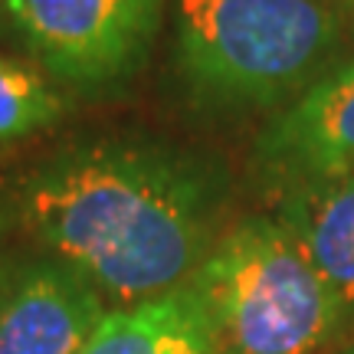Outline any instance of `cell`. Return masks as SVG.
<instances>
[{"mask_svg": "<svg viewBox=\"0 0 354 354\" xmlns=\"http://www.w3.org/2000/svg\"><path fill=\"white\" fill-rule=\"evenodd\" d=\"M276 220L299 240L354 322V167L279 187Z\"/></svg>", "mask_w": 354, "mask_h": 354, "instance_id": "7", "label": "cell"}, {"mask_svg": "<svg viewBox=\"0 0 354 354\" xmlns=\"http://www.w3.org/2000/svg\"><path fill=\"white\" fill-rule=\"evenodd\" d=\"M256 158L279 187L354 167V59L305 88L263 131Z\"/></svg>", "mask_w": 354, "mask_h": 354, "instance_id": "5", "label": "cell"}, {"mask_svg": "<svg viewBox=\"0 0 354 354\" xmlns=\"http://www.w3.org/2000/svg\"><path fill=\"white\" fill-rule=\"evenodd\" d=\"M63 102L37 69L0 53V145L50 128Z\"/></svg>", "mask_w": 354, "mask_h": 354, "instance_id": "9", "label": "cell"}, {"mask_svg": "<svg viewBox=\"0 0 354 354\" xmlns=\"http://www.w3.org/2000/svg\"><path fill=\"white\" fill-rule=\"evenodd\" d=\"M3 3H7V0H0V7H3Z\"/></svg>", "mask_w": 354, "mask_h": 354, "instance_id": "12", "label": "cell"}, {"mask_svg": "<svg viewBox=\"0 0 354 354\" xmlns=\"http://www.w3.org/2000/svg\"><path fill=\"white\" fill-rule=\"evenodd\" d=\"M20 214L59 263L128 308L201 269L216 243L220 177L165 145L99 141L33 171Z\"/></svg>", "mask_w": 354, "mask_h": 354, "instance_id": "1", "label": "cell"}, {"mask_svg": "<svg viewBox=\"0 0 354 354\" xmlns=\"http://www.w3.org/2000/svg\"><path fill=\"white\" fill-rule=\"evenodd\" d=\"M190 286L210 315L216 354H318L348 322L276 216H243L220 233Z\"/></svg>", "mask_w": 354, "mask_h": 354, "instance_id": "3", "label": "cell"}, {"mask_svg": "<svg viewBox=\"0 0 354 354\" xmlns=\"http://www.w3.org/2000/svg\"><path fill=\"white\" fill-rule=\"evenodd\" d=\"M3 10L50 76L99 88L138 73L165 0H7Z\"/></svg>", "mask_w": 354, "mask_h": 354, "instance_id": "4", "label": "cell"}, {"mask_svg": "<svg viewBox=\"0 0 354 354\" xmlns=\"http://www.w3.org/2000/svg\"><path fill=\"white\" fill-rule=\"evenodd\" d=\"M344 10L328 0H177V66L210 109H269L325 76Z\"/></svg>", "mask_w": 354, "mask_h": 354, "instance_id": "2", "label": "cell"}, {"mask_svg": "<svg viewBox=\"0 0 354 354\" xmlns=\"http://www.w3.org/2000/svg\"><path fill=\"white\" fill-rule=\"evenodd\" d=\"M338 354H354V344H351V348H344V351H338Z\"/></svg>", "mask_w": 354, "mask_h": 354, "instance_id": "11", "label": "cell"}, {"mask_svg": "<svg viewBox=\"0 0 354 354\" xmlns=\"http://www.w3.org/2000/svg\"><path fill=\"white\" fill-rule=\"evenodd\" d=\"M328 3H335V7H338V10H344V13L354 7V0H328Z\"/></svg>", "mask_w": 354, "mask_h": 354, "instance_id": "10", "label": "cell"}, {"mask_svg": "<svg viewBox=\"0 0 354 354\" xmlns=\"http://www.w3.org/2000/svg\"><path fill=\"white\" fill-rule=\"evenodd\" d=\"M79 354H216V338L203 299L184 282L148 302L109 312Z\"/></svg>", "mask_w": 354, "mask_h": 354, "instance_id": "8", "label": "cell"}, {"mask_svg": "<svg viewBox=\"0 0 354 354\" xmlns=\"http://www.w3.org/2000/svg\"><path fill=\"white\" fill-rule=\"evenodd\" d=\"M102 318V292L82 272L37 263L0 295V354H79Z\"/></svg>", "mask_w": 354, "mask_h": 354, "instance_id": "6", "label": "cell"}]
</instances>
